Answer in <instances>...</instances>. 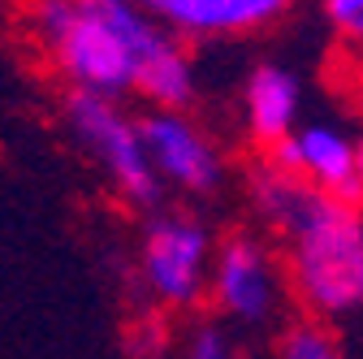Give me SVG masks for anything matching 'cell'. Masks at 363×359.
I'll return each mask as SVG.
<instances>
[{"mask_svg": "<svg viewBox=\"0 0 363 359\" xmlns=\"http://www.w3.org/2000/svg\"><path fill=\"white\" fill-rule=\"evenodd\" d=\"M26 26L69 92L143 96L147 109L186 113L199 96V70L169 26L134 0H26Z\"/></svg>", "mask_w": 363, "mask_h": 359, "instance_id": "obj_1", "label": "cell"}, {"mask_svg": "<svg viewBox=\"0 0 363 359\" xmlns=\"http://www.w3.org/2000/svg\"><path fill=\"white\" fill-rule=\"evenodd\" d=\"M251 212L281 243L290 299L307 321H337L363 307V212L359 204L333 199L303 177L255 165L247 177Z\"/></svg>", "mask_w": 363, "mask_h": 359, "instance_id": "obj_2", "label": "cell"}, {"mask_svg": "<svg viewBox=\"0 0 363 359\" xmlns=\"http://www.w3.org/2000/svg\"><path fill=\"white\" fill-rule=\"evenodd\" d=\"M65 126L74 134V143L82 148V156L108 177L113 195L125 208L160 212L164 182L156 177V165L147 156L143 117H130L121 109V100L69 92L65 96Z\"/></svg>", "mask_w": 363, "mask_h": 359, "instance_id": "obj_3", "label": "cell"}, {"mask_svg": "<svg viewBox=\"0 0 363 359\" xmlns=\"http://www.w3.org/2000/svg\"><path fill=\"white\" fill-rule=\"evenodd\" d=\"M220 238L203 226L195 212L164 208L152 212L139 238V286L156 311H195L208 303L212 264Z\"/></svg>", "mask_w": 363, "mask_h": 359, "instance_id": "obj_4", "label": "cell"}, {"mask_svg": "<svg viewBox=\"0 0 363 359\" xmlns=\"http://www.w3.org/2000/svg\"><path fill=\"white\" fill-rule=\"evenodd\" d=\"M290 299V277L281 255L259 234H230L216 247L208 303L230 329H264L281 316Z\"/></svg>", "mask_w": 363, "mask_h": 359, "instance_id": "obj_5", "label": "cell"}, {"mask_svg": "<svg viewBox=\"0 0 363 359\" xmlns=\"http://www.w3.org/2000/svg\"><path fill=\"white\" fill-rule=\"evenodd\" d=\"M143 139H147V156L156 165V177L164 182V191L191 195V199L220 191L225 152L191 113L147 109L143 113Z\"/></svg>", "mask_w": 363, "mask_h": 359, "instance_id": "obj_6", "label": "cell"}, {"mask_svg": "<svg viewBox=\"0 0 363 359\" xmlns=\"http://www.w3.org/2000/svg\"><path fill=\"white\" fill-rule=\"evenodd\" d=\"M268 160L303 177L307 187L325 191L333 199H346V204H359L363 199V182H359V139L342 126H329V121H303L281 148H272Z\"/></svg>", "mask_w": 363, "mask_h": 359, "instance_id": "obj_7", "label": "cell"}, {"mask_svg": "<svg viewBox=\"0 0 363 359\" xmlns=\"http://www.w3.org/2000/svg\"><path fill=\"white\" fill-rule=\"evenodd\" d=\"M177 39L255 35L290 13L294 0H134Z\"/></svg>", "mask_w": 363, "mask_h": 359, "instance_id": "obj_8", "label": "cell"}, {"mask_svg": "<svg viewBox=\"0 0 363 359\" xmlns=\"http://www.w3.org/2000/svg\"><path fill=\"white\" fill-rule=\"evenodd\" d=\"M242 130L247 139L264 152L281 148L303 126V82L281 61H259L242 78Z\"/></svg>", "mask_w": 363, "mask_h": 359, "instance_id": "obj_9", "label": "cell"}, {"mask_svg": "<svg viewBox=\"0 0 363 359\" xmlns=\"http://www.w3.org/2000/svg\"><path fill=\"white\" fill-rule=\"evenodd\" d=\"M177 359H247V350L225 321H191L177 342Z\"/></svg>", "mask_w": 363, "mask_h": 359, "instance_id": "obj_10", "label": "cell"}, {"mask_svg": "<svg viewBox=\"0 0 363 359\" xmlns=\"http://www.w3.org/2000/svg\"><path fill=\"white\" fill-rule=\"evenodd\" d=\"M277 359H346V355L320 321H294L277 338Z\"/></svg>", "mask_w": 363, "mask_h": 359, "instance_id": "obj_11", "label": "cell"}, {"mask_svg": "<svg viewBox=\"0 0 363 359\" xmlns=\"http://www.w3.org/2000/svg\"><path fill=\"white\" fill-rule=\"evenodd\" d=\"M169 342H173V333L164 325V311H152V316H143V321H130L125 346H130L134 359H160L169 350Z\"/></svg>", "mask_w": 363, "mask_h": 359, "instance_id": "obj_12", "label": "cell"}, {"mask_svg": "<svg viewBox=\"0 0 363 359\" xmlns=\"http://www.w3.org/2000/svg\"><path fill=\"white\" fill-rule=\"evenodd\" d=\"M320 13L346 43L363 48V0H320Z\"/></svg>", "mask_w": 363, "mask_h": 359, "instance_id": "obj_13", "label": "cell"}, {"mask_svg": "<svg viewBox=\"0 0 363 359\" xmlns=\"http://www.w3.org/2000/svg\"><path fill=\"white\" fill-rule=\"evenodd\" d=\"M359 182H363V134H359Z\"/></svg>", "mask_w": 363, "mask_h": 359, "instance_id": "obj_14", "label": "cell"}]
</instances>
